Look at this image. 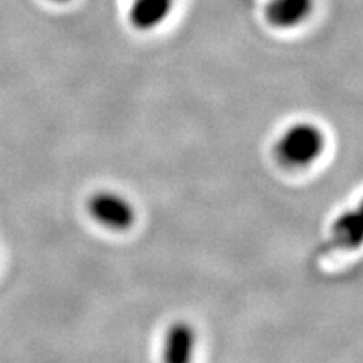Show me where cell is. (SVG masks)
Here are the masks:
<instances>
[{"label":"cell","mask_w":363,"mask_h":363,"mask_svg":"<svg viewBox=\"0 0 363 363\" xmlns=\"http://www.w3.org/2000/svg\"><path fill=\"white\" fill-rule=\"evenodd\" d=\"M89 214L103 225L125 230L135 222V211L125 197L115 192H98L88 201Z\"/></svg>","instance_id":"2"},{"label":"cell","mask_w":363,"mask_h":363,"mask_svg":"<svg viewBox=\"0 0 363 363\" xmlns=\"http://www.w3.org/2000/svg\"><path fill=\"white\" fill-rule=\"evenodd\" d=\"M331 234H333L335 244L338 246L352 249L358 247L362 242V216L358 211H348L345 212L335 220L333 229H331Z\"/></svg>","instance_id":"6"},{"label":"cell","mask_w":363,"mask_h":363,"mask_svg":"<svg viewBox=\"0 0 363 363\" xmlns=\"http://www.w3.org/2000/svg\"><path fill=\"white\" fill-rule=\"evenodd\" d=\"M274 150L283 165L301 169L311 165L323 153L325 135L316 125L296 123L281 135Z\"/></svg>","instance_id":"1"},{"label":"cell","mask_w":363,"mask_h":363,"mask_svg":"<svg viewBox=\"0 0 363 363\" xmlns=\"http://www.w3.org/2000/svg\"><path fill=\"white\" fill-rule=\"evenodd\" d=\"M174 0H135L130 9V21L136 29H153L165 19Z\"/></svg>","instance_id":"5"},{"label":"cell","mask_w":363,"mask_h":363,"mask_svg":"<svg viewBox=\"0 0 363 363\" xmlns=\"http://www.w3.org/2000/svg\"><path fill=\"white\" fill-rule=\"evenodd\" d=\"M56 2H66V0H56Z\"/></svg>","instance_id":"7"},{"label":"cell","mask_w":363,"mask_h":363,"mask_svg":"<svg viewBox=\"0 0 363 363\" xmlns=\"http://www.w3.org/2000/svg\"><path fill=\"white\" fill-rule=\"evenodd\" d=\"M313 11V0H269L266 19L276 27H291L305 21Z\"/></svg>","instance_id":"4"},{"label":"cell","mask_w":363,"mask_h":363,"mask_svg":"<svg viewBox=\"0 0 363 363\" xmlns=\"http://www.w3.org/2000/svg\"><path fill=\"white\" fill-rule=\"evenodd\" d=\"M195 350V331L185 321H177L167 331L163 363H190Z\"/></svg>","instance_id":"3"}]
</instances>
